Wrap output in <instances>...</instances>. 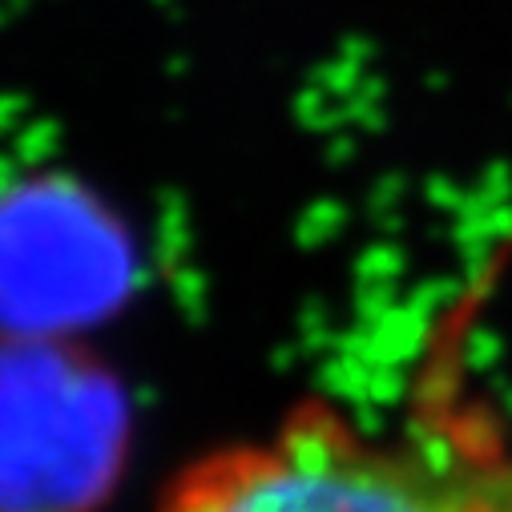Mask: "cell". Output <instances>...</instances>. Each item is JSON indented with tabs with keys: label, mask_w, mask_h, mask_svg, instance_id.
I'll list each match as a JSON object with an SVG mask.
<instances>
[{
	"label": "cell",
	"mask_w": 512,
	"mask_h": 512,
	"mask_svg": "<svg viewBox=\"0 0 512 512\" xmlns=\"http://www.w3.org/2000/svg\"><path fill=\"white\" fill-rule=\"evenodd\" d=\"M500 271L504 250L436 315L396 412L303 396L190 456L150 512H512V416L472 371Z\"/></svg>",
	"instance_id": "1"
},
{
	"label": "cell",
	"mask_w": 512,
	"mask_h": 512,
	"mask_svg": "<svg viewBox=\"0 0 512 512\" xmlns=\"http://www.w3.org/2000/svg\"><path fill=\"white\" fill-rule=\"evenodd\" d=\"M113 444L105 388L73 359L49 347L0 355V512H65L41 468L77 512L89 508L109 476Z\"/></svg>",
	"instance_id": "2"
}]
</instances>
